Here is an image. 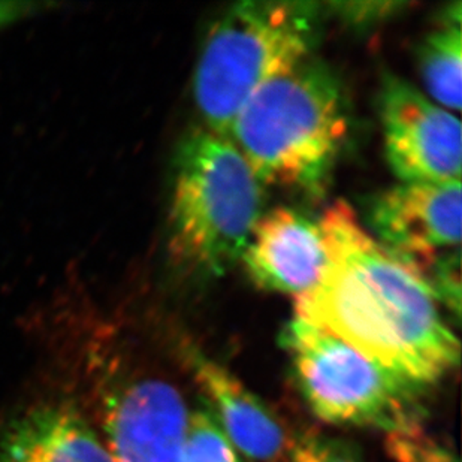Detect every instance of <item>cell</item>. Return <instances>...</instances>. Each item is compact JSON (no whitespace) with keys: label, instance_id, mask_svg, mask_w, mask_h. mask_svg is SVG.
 Listing matches in <instances>:
<instances>
[{"label":"cell","instance_id":"1","mask_svg":"<svg viewBox=\"0 0 462 462\" xmlns=\"http://www.w3.org/2000/svg\"><path fill=\"white\" fill-rule=\"evenodd\" d=\"M327 268L298 297L297 318L314 323L384 370L425 388L457 368L458 337L427 286L337 202L319 222Z\"/></svg>","mask_w":462,"mask_h":462},{"label":"cell","instance_id":"2","mask_svg":"<svg viewBox=\"0 0 462 462\" xmlns=\"http://www.w3.org/2000/svg\"><path fill=\"white\" fill-rule=\"evenodd\" d=\"M346 136L340 84L310 57L252 93L227 132L262 184L314 197L327 189Z\"/></svg>","mask_w":462,"mask_h":462},{"label":"cell","instance_id":"3","mask_svg":"<svg viewBox=\"0 0 462 462\" xmlns=\"http://www.w3.org/2000/svg\"><path fill=\"white\" fill-rule=\"evenodd\" d=\"M262 183L227 136L193 132L180 147L171 202V250L220 277L240 261L261 218Z\"/></svg>","mask_w":462,"mask_h":462},{"label":"cell","instance_id":"4","mask_svg":"<svg viewBox=\"0 0 462 462\" xmlns=\"http://www.w3.org/2000/svg\"><path fill=\"white\" fill-rule=\"evenodd\" d=\"M319 15L313 2H241L214 23L193 83L208 131L227 136L252 93L310 57Z\"/></svg>","mask_w":462,"mask_h":462},{"label":"cell","instance_id":"5","mask_svg":"<svg viewBox=\"0 0 462 462\" xmlns=\"http://www.w3.org/2000/svg\"><path fill=\"white\" fill-rule=\"evenodd\" d=\"M298 388L318 418L388 434L419 427L420 389L323 328L293 319L283 331Z\"/></svg>","mask_w":462,"mask_h":462},{"label":"cell","instance_id":"6","mask_svg":"<svg viewBox=\"0 0 462 462\" xmlns=\"http://www.w3.org/2000/svg\"><path fill=\"white\" fill-rule=\"evenodd\" d=\"M380 113L389 165L402 183L461 181V123L402 79H384Z\"/></svg>","mask_w":462,"mask_h":462},{"label":"cell","instance_id":"7","mask_svg":"<svg viewBox=\"0 0 462 462\" xmlns=\"http://www.w3.org/2000/svg\"><path fill=\"white\" fill-rule=\"evenodd\" d=\"M368 220L380 245L418 274L459 250L461 181L395 186L371 202Z\"/></svg>","mask_w":462,"mask_h":462},{"label":"cell","instance_id":"8","mask_svg":"<svg viewBox=\"0 0 462 462\" xmlns=\"http://www.w3.org/2000/svg\"><path fill=\"white\" fill-rule=\"evenodd\" d=\"M189 411L179 389L136 380L105 402V445L113 462H179Z\"/></svg>","mask_w":462,"mask_h":462},{"label":"cell","instance_id":"9","mask_svg":"<svg viewBox=\"0 0 462 462\" xmlns=\"http://www.w3.org/2000/svg\"><path fill=\"white\" fill-rule=\"evenodd\" d=\"M241 259L259 288L298 298L320 282L328 254L319 223L295 209L275 208L259 218Z\"/></svg>","mask_w":462,"mask_h":462},{"label":"cell","instance_id":"10","mask_svg":"<svg viewBox=\"0 0 462 462\" xmlns=\"http://www.w3.org/2000/svg\"><path fill=\"white\" fill-rule=\"evenodd\" d=\"M193 374L208 397L217 425L231 445L257 462L286 459L288 436L279 418L217 362L192 355Z\"/></svg>","mask_w":462,"mask_h":462},{"label":"cell","instance_id":"11","mask_svg":"<svg viewBox=\"0 0 462 462\" xmlns=\"http://www.w3.org/2000/svg\"><path fill=\"white\" fill-rule=\"evenodd\" d=\"M0 462H113L104 439L65 406H45L13 423L0 445Z\"/></svg>","mask_w":462,"mask_h":462},{"label":"cell","instance_id":"12","mask_svg":"<svg viewBox=\"0 0 462 462\" xmlns=\"http://www.w3.org/2000/svg\"><path fill=\"white\" fill-rule=\"evenodd\" d=\"M461 5L450 9L440 29L428 36L420 52V74L428 90L445 108H461Z\"/></svg>","mask_w":462,"mask_h":462},{"label":"cell","instance_id":"13","mask_svg":"<svg viewBox=\"0 0 462 462\" xmlns=\"http://www.w3.org/2000/svg\"><path fill=\"white\" fill-rule=\"evenodd\" d=\"M179 462H241L236 450L208 411L189 414Z\"/></svg>","mask_w":462,"mask_h":462},{"label":"cell","instance_id":"14","mask_svg":"<svg viewBox=\"0 0 462 462\" xmlns=\"http://www.w3.org/2000/svg\"><path fill=\"white\" fill-rule=\"evenodd\" d=\"M284 462H364V459L349 441L309 436L291 446Z\"/></svg>","mask_w":462,"mask_h":462},{"label":"cell","instance_id":"15","mask_svg":"<svg viewBox=\"0 0 462 462\" xmlns=\"http://www.w3.org/2000/svg\"><path fill=\"white\" fill-rule=\"evenodd\" d=\"M389 452L400 462H457L450 452L420 431V427L389 434Z\"/></svg>","mask_w":462,"mask_h":462},{"label":"cell","instance_id":"16","mask_svg":"<svg viewBox=\"0 0 462 462\" xmlns=\"http://www.w3.org/2000/svg\"><path fill=\"white\" fill-rule=\"evenodd\" d=\"M404 5L395 2H356V4H336V13L352 24L380 22L389 17L395 8H402Z\"/></svg>","mask_w":462,"mask_h":462},{"label":"cell","instance_id":"17","mask_svg":"<svg viewBox=\"0 0 462 462\" xmlns=\"http://www.w3.org/2000/svg\"><path fill=\"white\" fill-rule=\"evenodd\" d=\"M40 8H42V5L29 2H0V29L31 15Z\"/></svg>","mask_w":462,"mask_h":462},{"label":"cell","instance_id":"18","mask_svg":"<svg viewBox=\"0 0 462 462\" xmlns=\"http://www.w3.org/2000/svg\"><path fill=\"white\" fill-rule=\"evenodd\" d=\"M457 462H458V461H457Z\"/></svg>","mask_w":462,"mask_h":462}]
</instances>
